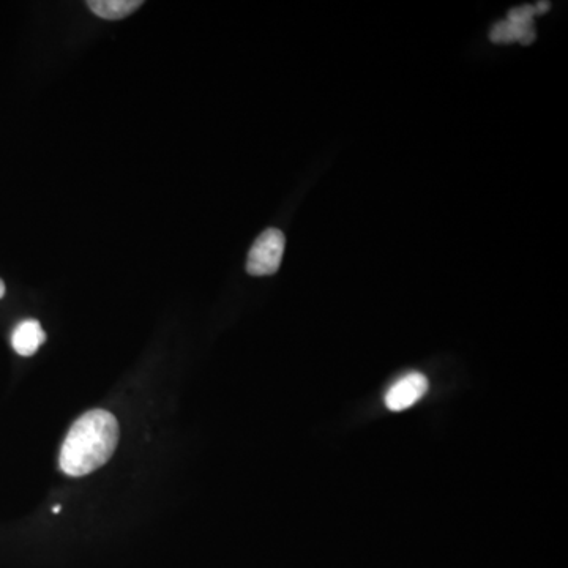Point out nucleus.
<instances>
[{
  "label": "nucleus",
  "instance_id": "nucleus-1",
  "mask_svg": "<svg viewBox=\"0 0 568 568\" xmlns=\"http://www.w3.org/2000/svg\"><path fill=\"white\" fill-rule=\"evenodd\" d=\"M119 444V423L111 412L92 409L81 415L60 447L59 468L68 477L84 475L103 468Z\"/></svg>",
  "mask_w": 568,
  "mask_h": 568
},
{
  "label": "nucleus",
  "instance_id": "nucleus-2",
  "mask_svg": "<svg viewBox=\"0 0 568 568\" xmlns=\"http://www.w3.org/2000/svg\"><path fill=\"white\" fill-rule=\"evenodd\" d=\"M284 245H286V239H284V234L280 229H266L251 247L247 261V272L253 277L273 275L280 269Z\"/></svg>",
  "mask_w": 568,
  "mask_h": 568
},
{
  "label": "nucleus",
  "instance_id": "nucleus-3",
  "mask_svg": "<svg viewBox=\"0 0 568 568\" xmlns=\"http://www.w3.org/2000/svg\"><path fill=\"white\" fill-rule=\"evenodd\" d=\"M535 15H539L535 5L512 8L505 21L494 24L490 34L491 40L496 43L520 42L529 45L535 40V30L532 26Z\"/></svg>",
  "mask_w": 568,
  "mask_h": 568
},
{
  "label": "nucleus",
  "instance_id": "nucleus-4",
  "mask_svg": "<svg viewBox=\"0 0 568 568\" xmlns=\"http://www.w3.org/2000/svg\"><path fill=\"white\" fill-rule=\"evenodd\" d=\"M428 392V379L420 373H409L390 387L385 406L393 412L406 411Z\"/></svg>",
  "mask_w": 568,
  "mask_h": 568
},
{
  "label": "nucleus",
  "instance_id": "nucleus-5",
  "mask_svg": "<svg viewBox=\"0 0 568 568\" xmlns=\"http://www.w3.org/2000/svg\"><path fill=\"white\" fill-rule=\"evenodd\" d=\"M45 341L46 332L43 330V327L40 326V322L35 321V319L21 322V324L16 327L15 332H13V349H15L19 355H23V357L34 355Z\"/></svg>",
  "mask_w": 568,
  "mask_h": 568
},
{
  "label": "nucleus",
  "instance_id": "nucleus-6",
  "mask_svg": "<svg viewBox=\"0 0 568 568\" xmlns=\"http://www.w3.org/2000/svg\"><path fill=\"white\" fill-rule=\"evenodd\" d=\"M90 12L100 16V18L108 19V21H116V19L127 18L131 13H135L141 7V0H92L87 2Z\"/></svg>",
  "mask_w": 568,
  "mask_h": 568
},
{
  "label": "nucleus",
  "instance_id": "nucleus-7",
  "mask_svg": "<svg viewBox=\"0 0 568 568\" xmlns=\"http://www.w3.org/2000/svg\"><path fill=\"white\" fill-rule=\"evenodd\" d=\"M5 296V284L4 281L0 280V299Z\"/></svg>",
  "mask_w": 568,
  "mask_h": 568
},
{
  "label": "nucleus",
  "instance_id": "nucleus-8",
  "mask_svg": "<svg viewBox=\"0 0 568 568\" xmlns=\"http://www.w3.org/2000/svg\"><path fill=\"white\" fill-rule=\"evenodd\" d=\"M60 509H62V507H60V505H56V507H54V509H53V512L56 513V515H57V513L60 512Z\"/></svg>",
  "mask_w": 568,
  "mask_h": 568
}]
</instances>
